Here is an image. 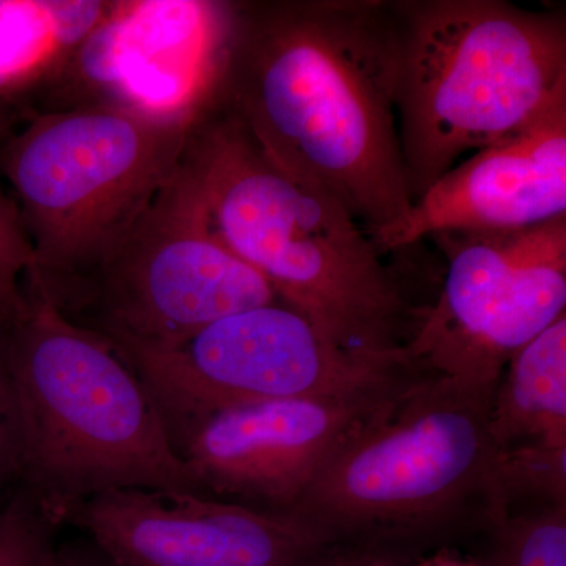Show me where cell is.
<instances>
[{
    "label": "cell",
    "mask_w": 566,
    "mask_h": 566,
    "mask_svg": "<svg viewBox=\"0 0 566 566\" xmlns=\"http://www.w3.org/2000/svg\"><path fill=\"white\" fill-rule=\"evenodd\" d=\"M392 0L232 2L219 106L294 180L392 251L411 212Z\"/></svg>",
    "instance_id": "obj_1"
},
{
    "label": "cell",
    "mask_w": 566,
    "mask_h": 566,
    "mask_svg": "<svg viewBox=\"0 0 566 566\" xmlns=\"http://www.w3.org/2000/svg\"><path fill=\"white\" fill-rule=\"evenodd\" d=\"M175 180L212 234L324 337L403 353L408 304L385 253L337 200L279 169L232 112L216 104L193 123Z\"/></svg>",
    "instance_id": "obj_2"
},
{
    "label": "cell",
    "mask_w": 566,
    "mask_h": 566,
    "mask_svg": "<svg viewBox=\"0 0 566 566\" xmlns=\"http://www.w3.org/2000/svg\"><path fill=\"white\" fill-rule=\"evenodd\" d=\"M22 424V494L55 526L115 490L197 493L147 387L103 338L25 283L7 326Z\"/></svg>",
    "instance_id": "obj_3"
},
{
    "label": "cell",
    "mask_w": 566,
    "mask_h": 566,
    "mask_svg": "<svg viewBox=\"0 0 566 566\" xmlns=\"http://www.w3.org/2000/svg\"><path fill=\"white\" fill-rule=\"evenodd\" d=\"M398 134L412 202L566 84V18L504 0H392Z\"/></svg>",
    "instance_id": "obj_4"
},
{
    "label": "cell",
    "mask_w": 566,
    "mask_h": 566,
    "mask_svg": "<svg viewBox=\"0 0 566 566\" xmlns=\"http://www.w3.org/2000/svg\"><path fill=\"white\" fill-rule=\"evenodd\" d=\"M495 386L420 371L354 424L289 515L327 546L371 545L485 516Z\"/></svg>",
    "instance_id": "obj_5"
},
{
    "label": "cell",
    "mask_w": 566,
    "mask_h": 566,
    "mask_svg": "<svg viewBox=\"0 0 566 566\" xmlns=\"http://www.w3.org/2000/svg\"><path fill=\"white\" fill-rule=\"evenodd\" d=\"M191 123L114 106L44 112L0 142V180L31 241L28 282L91 266L172 180Z\"/></svg>",
    "instance_id": "obj_6"
},
{
    "label": "cell",
    "mask_w": 566,
    "mask_h": 566,
    "mask_svg": "<svg viewBox=\"0 0 566 566\" xmlns=\"http://www.w3.org/2000/svg\"><path fill=\"white\" fill-rule=\"evenodd\" d=\"M28 285L111 345L142 348L180 344L223 316L279 303L212 234L175 175L91 266L51 289Z\"/></svg>",
    "instance_id": "obj_7"
},
{
    "label": "cell",
    "mask_w": 566,
    "mask_h": 566,
    "mask_svg": "<svg viewBox=\"0 0 566 566\" xmlns=\"http://www.w3.org/2000/svg\"><path fill=\"white\" fill-rule=\"evenodd\" d=\"M114 348L147 387L177 453L197 423L223 409L353 392L417 368L406 352H346L281 301L223 316L180 344Z\"/></svg>",
    "instance_id": "obj_8"
},
{
    "label": "cell",
    "mask_w": 566,
    "mask_h": 566,
    "mask_svg": "<svg viewBox=\"0 0 566 566\" xmlns=\"http://www.w3.org/2000/svg\"><path fill=\"white\" fill-rule=\"evenodd\" d=\"M430 238L446 256L444 282L406 353L424 370L497 386L510 357L565 315L566 216Z\"/></svg>",
    "instance_id": "obj_9"
},
{
    "label": "cell",
    "mask_w": 566,
    "mask_h": 566,
    "mask_svg": "<svg viewBox=\"0 0 566 566\" xmlns=\"http://www.w3.org/2000/svg\"><path fill=\"white\" fill-rule=\"evenodd\" d=\"M230 10L219 0H112L50 111L114 106L193 125L218 103Z\"/></svg>",
    "instance_id": "obj_10"
},
{
    "label": "cell",
    "mask_w": 566,
    "mask_h": 566,
    "mask_svg": "<svg viewBox=\"0 0 566 566\" xmlns=\"http://www.w3.org/2000/svg\"><path fill=\"white\" fill-rule=\"evenodd\" d=\"M420 371L353 392L223 409L186 434L178 457L197 494L289 515L354 424Z\"/></svg>",
    "instance_id": "obj_11"
},
{
    "label": "cell",
    "mask_w": 566,
    "mask_h": 566,
    "mask_svg": "<svg viewBox=\"0 0 566 566\" xmlns=\"http://www.w3.org/2000/svg\"><path fill=\"white\" fill-rule=\"evenodd\" d=\"M66 523L125 566H318L333 551L297 517L188 491H107Z\"/></svg>",
    "instance_id": "obj_12"
},
{
    "label": "cell",
    "mask_w": 566,
    "mask_h": 566,
    "mask_svg": "<svg viewBox=\"0 0 566 566\" xmlns=\"http://www.w3.org/2000/svg\"><path fill=\"white\" fill-rule=\"evenodd\" d=\"M566 216V84L504 139L472 153L412 205L392 251L446 232H505Z\"/></svg>",
    "instance_id": "obj_13"
},
{
    "label": "cell",
    "mask_w": 566,
    "mask_h": 566,
    "mask_svg": "<svg viewBox=\"0 0 566 566\" xmlns=\"http://www.w3.org/2000/svg\"><path fill=\"white\" fill-rule=\"evenodd\" d=\"M112 0H0V142L50 111Z\"/></svg>",
    "instance_id": "obj_14"
},
{
    "label": "cell",
    "mask_w": 566,
    "mask_h": 566,
    "mask_svg": "<svg viewBox=\"0 0 566 566\" xmlns=\"http://www.w3.org/2000/svg\"><path fill=\"white\" fill-rule=\"evenodd\" d=\"M497 449L566 446V314L506 363L490 411Z\"/></svg>",
    "instance_id": "obj_15"
},
{
    "label": "cell",
    "mask_w": 566,
    "mask_h": 566,
    "mask_svg": "<svg viewBox=\"0 0 566 566\" xmlns=\"http://www.w3.org/2000/svg\"><path fill=\"white\" fill-rule=\"evenodd\" d=\"M531 499L547 505H566V446L523 444L497 449L485 524L512 513L516 502Z\"/></svg>",
    "instance_id": "obj_16"
},
{
    "label": "cell",
    "mask_w": 566,
    "mask_h": 566,
    "mask_svg": "<svg viewBox=\"0 0 566 566\" xmlns=\"http://www.w3.org/2000/svg\"><path fill=\"white\" fill-rule=\"evenodd\" d=\"M483 566H566V505L538 506L486 524Z\"/></svg>",
    "instance_id": "obj_17"
},
{
    "label": "cell",
    "mask_w": 566,
    "mask_h": 566,
    "mask_svg": "<svg viewBox=\"0 0 566 566\" xmlns=\"http://www.w3.org/2000/svg\"><path fill=\"white\" fill-rule=\"evenodd\" d=\"M57 526L20 490L0 505V566H48Z\"/></svg>",
    "instance_id": "obj_18"
},
{
    "label": "cell",
    "mask_w": 566,
    "mask_h": 566,
    "mask_svg": "<svg viewBox=\"0 0 566 566\" xmlns=\"http://www.w3.org/2000/svg\"><path fill=\"white\" fill-rule=\"evenodd\" d=\"M32 270V245L20 210L0 180V326H9L20 314Z\"/></svg>",
    "instance_id": "obj_19"
},
{
    "label": "cell",
    "mask_w": 566,
    "mask_h": 566,
    "mask_svg": "<svg viewBox=\"0 0 566 566\" xmlns=\"http://www.w3.org/2000/svg\"><path fill=\"white\" fill-rule=\"evenodd\" d=\"M22 424L7 356V326H0V505L20 485Z\"/></svg>",
    "instance_id": "obj_20"
},
{
    "label": "cell",
    "mask_w": 566,
    "mask_h": 566,
    "mask_svg": "<svg viewBox=\"0 0 566 566\" xmlns=\"http://www.w3.org/2000/svg\"><path fill=\"white\" fill-rule=\"evenodd\" d=\"M48 566H125L118 564L114 557H111L103 547L96 545L92 538L85 536L82 539L65 543L62 546H55L54 556H52Z\"/></svg>",
    "instance_id": "obj_21"
},
{
    "label": "cell",
    "mask_w": 566,
    "mask_h": 566,
    "mask_svg": "<svg viewBox=\"0 0 566 566\" xmlns=\"http://www.w3.org/2000/svg\"><path fill=\"white\" fill-rule=\"evenodd\" d=\"M385 557L370 553H345L344 549H333L324 556L318 566H382Z\"/></svg>",
    "instance_id": "obj_22"
},
{
    "label": "cell",
    "mask_w": 566,
    "mask_h": 566,
    "mask_svg": "<svg viewBox=\"0 0 566 566\" xmlns=\"http://www.w3.org/2000/svg\"><path fill=\"white\" fill-rule=\"evenodd\" d=\"M412 566H483L480 557H468L458 551L441 549L434 556L423 558Z\"/></svg>",
    "instance_id": "obj_23"
},
{
    "label": "cell",
    "mask_w": 566,
    "mask_h": 566,
    "mask_svg": "<svg viewBox=\"0 0 566 566\" xmlns=\"http://www.w3.org/2000/svg\"><path fill=\"white\" fill-rule=\"evenodd\" d=\"M382 566H398V565L394 564V562L387 560V558H386L385 565H382Z\"/></svg>",
    "instance_id": "obj_24"
}]
</instances>
